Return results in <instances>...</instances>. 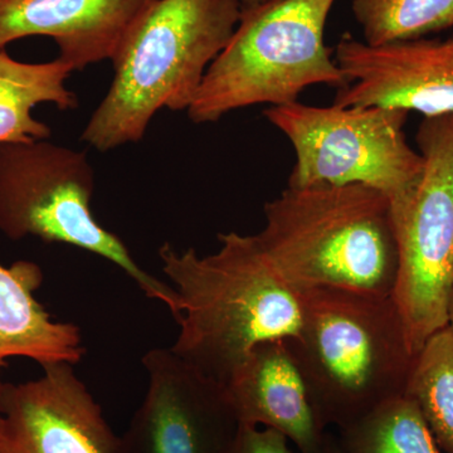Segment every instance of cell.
<instances>
[{
    "mask_svg": "<svg viewBox=\"0 0 453 453\" xmlns=\"http://www.w3.org/2000/svg\"><path fill=\"white\" fill-rule=\"evenodd\" d=\"M94 192V168L83 151L49 139L0 144V232L5 237H37L105 258L177 320V292L140 267L121 238L97 222Z\"/></svg>",
    "mask_w": 453,
    "mask_h": 453,
    "instance_id": "obj_6",
    "label": "cell"
},
{
    "mask_svg": "<svg viewBox=\"0 0 453 453\" xmlns=\"http://www.w3.org/2000/svg\"><path fill=\"white\" fill-rule=\"evenodd\" d=\"M425 160L412 189L392 204L398 270L392 300L413 356L449 326L453 280V112L425 118L417 133Z\"/></svg>",
    "mask_w": 453,
    "mask_h": 453,
    "instance_id": "obj_7",
    "label": "cell"
},
{
    "mask_svg": "<svg viewBox=\"0 0 453 453\" xmlns=\"http://www.w3.org/2000/svg\"><path fill=\"white\" fill-rule=\"evenodd\" d=\"M73 65L64 59L26 64L0 50V144L46 140L49 125L33 118L41 104H53L62 111L74 110L79 98L65 86Z\"/></svg>",
    "mask_w": 453,
    "mask_h": 453,
    "instance_id": "obj_15",
    "label": "cell"
},
{
    "mask_svg": "<svg viewBox=\"0 0 453 453\" xmlns=\"http://www.w3.org/2000/svg\"><path fill=\"white\" fill-rule=\"evenodd\" d=\"M407 111L388 107L271 106L265 118L291 142L296 163L288 187L363 184L395 203L407 195L425 160L408 144Z\"/></svg>",
    "mask_w": 453,
    "mask_h": 453,
    "instance_id": "obj_8",
    "label": "cell"
},
{
    "mask_svg": "<svg viewBox=\"0 0 453 453\" xmlns=\"http://www.w3.org/2000/svg\"><path fill=\"white\" fill-rule=\"evenodd\" d=\"M449 325L453 329V280H452V286H451V294H449Z\"/></svg>",
    "mask_w": 453,
    "mask_h": 453,
    "instance_id": "obj_21",
    "label": "cell"
},
{
    "mask_svg": "<svg viewBox=\"0 0 453 453\" xmlns=\"http://www.w3.org/2000/svg\"><path fill=\"white\" fill-rule=\"evenodd\" d=\"M262 2H265V0H240V3L242 4L243 8L253 7V5H257Z\"/></svg>",
    "mask_w": 453,
    "mask_h": 453,
    "instance_id": "obj_22",
    "label": "cell"
},
{
    "mask_svg": "<svg viewBox=\"0 0 453 453\" xmlns=\"http://www.w3.org/2000/svg\"><path fill=\"white\" fill-rule=\"evenodd\" d=\"M241 12L240 0H157L113 57L112 83L82 142L105 153L142 140L159 110L188 111Z\"/></svg>",
    "mask_w": 453,
    "mask_h": 453,
    "instance_id": "obj_3",
    "label": "cell"
},
{
    "mask_svg": "<svg viewBox=\"0 0 453 453\" xmlns=\"http://www.w3.org/2000/svg\"><path fill=\"white\" fill-rule=\"evenodd\" d=\"M226 453H295L290 441L275 429L240 425Z\"/></svg>",
    "mask_w": 453,
    "mask_h": 453,
    "instance_id": "obj_19",
    "label": "cell"
},
{
    "mask_svg": "<svg viewBox=\"0 0 453 453\" xmlns=\"http://www.w3.org/2000/svg\"><path fill=\"white\" fill-rule=\"evenodd\" d=\"M299 332L286 339L321 427L340 429L404 395L414 357L392 297L299 294Z\"/></svg>",
    "mask_w": 453,
    "mask_h": 453,
    "instance_id": "obj_4",
    "label": "cell"
},
{
    "mask_svg": "<svg viewBox=\"0 0 453 453\" xmlns=\"http://www.w3.org/2000/svg\"><path fill=\"white\" fill-rule=\"evenodd\" d=\"M404 395L421 411L434 440L453 453V329L434 334L414 357Z\"/></svg>",
    "mask_w": 453,
    "mask_h": 453,
    "instance_id": "obj_17",
    "label": "cell"
},
{
    "mask_svg": "<svg viewBox=\"0 0 453 453\" xmlns=\"http://www.w3.org/2000/svg\"><path fill=\"white\" fill-rule=\"evenodd\" d=\"M334 58L349 85L333 105L388 107L425 118L453 112V35L380 46L344 35Z\"/></svg>",
    "mask_w": 453,
    "mask_h": 453,
    "instance_id": "obj_11",
    "label": "cell"
},
{
    "mask_svg": "<svg viewBox=\"0 0 453 453\" xmlns=\"http://www.w3.org/2000/svg\"><path fill=\"white\" fill-rule=\"evenodd\" d=\"M157 0H0V50L31 35L53 38L73 71L112 61Z\"/></svg>",
    "mask_w": 453,
    "mask_h": 453,
    "instance_id": "obj_12",
    "label": "cell"
},
{
    "mask_svg": "<svg viewBox=\"0 0 453 453\" xmlns=\"http://www.w3.org/2000/svg\"><path fill=\"white\" fill-rule=\"evenodd\" d=\"M42 368L35 380H0V453H120V436L73 365Z\"/></svg>",
    "mask_w": 453,
    "mask_h": 453,
    "instance_id": "obj_10",
    "label": "cell"
},
{
    "mask_svg": "<svg viewBox=\"0 0 453 453\" xmlns=\"http://www.w3.org/2000/svg\"><path fill=\"white\" fill-rule=\"evenodd\" d=\"M312 453H349L344 447L342 446L339 440L334 438L332 434H325L323 442Z\"/></svg>",
    "mask_w": 453,
    "mask_h": 453,
    "instance_id": "obj_20",
    "label": "cell"
},
{
    "mask_svg": "<svg viewBox=\"0 0 453 453\" xmlns=\"http://www.w3.org/2000/svg\"><path fill=\"white\" fill-rule=\"evenodd\" d=\"M43 273L32 261L0 264V374L11 357H27L41 366L83 359L82 334L77 325L53 320L35 292Z\"/></svg>",
    "mask_w": 453,
    "mask_h": 453,
    "instance_id": "obj_14",
    "label": "cell"
},
{
    "mask_svg": "<svg viewBox=\"0 0 453 453\" xmlns=\"http://www.w3.org/2000/svg\"><path fill=\"white\" fill-rule=\"evenodd\" d=\"M351 12L371 46L418 40L453 27V0H353Z\"/></svg>",
    "mask_w": 453,
    "mask_h": 453,
    "instance_id": "obj_18",
    "label": "cell"
},
{
    "mask_svg": "<svg viewBox=\"0 0 453 453\" xmlns=\"http://www.w3.org/2000/svg\"><path fill=\"white\" fill-rule=\"evenodd\" d=\"M219 240V251L205 257L170 243L157 253L178 296L179 334L170 349L225 384L257 345L296 335L301 303L256 235L229 232Z\"/></svg>",
    "mask_w": 453,
    "mask_h": 453,
    "instance_id": "obj_1",
    "label": "cell"
},
{
    "mask_svg": "<svg viewBox=\"0 0 453 453\" xmlns=\"http://www.w3.org/2000/svg\"><path fill=\"white\" fill-rule=\"evenodd\" d=\"M339 441L349 453H445L407 395L389 399L340 429Z\"/></svg>",
    "mask_w": 453,
    "mask_h": 453,
    "instance_id": "obj_16",
    "label": "cell"
},
{
    "mask_svg": "<svg viewBox=\"0 0 453 453\" xmlns=\"http://www.w3.org/2000/svg\"><path fill=\"white\" fill-rule=\"evenodd\" d=\"M335 2L265 0L242 7L237 28L208 68L188 118L207 124L244 107L296 103L310 86L347 88L334 50L325 44Z\"/></svg>",
    "mask_w": 453,
    "mask_h": 453,
    "instance_id": "obj_5",
    "label": "cell"
},
{
    "mask_svg": "<svg viewBox=\"0 0 453 453\" xmlns=\"http://www.w3.org/2000/svg\"><path fill=\"white\" fill-rule=\"evenodd\" d=\"M223 386L240 425L275 429L299 453H312L323 442L326 429L286 340L257 345Z\"/></svg>",
    "mask_w": 453,
    "mask_h": 453,
    "instance_id": "obj_13",
    "label": "cell"
},
{
    "mask_svg": "<svg viewBox=\"0 0 453 453\" xmlns=\"http://www.w3.org/2000/svg\"><path fill=\"white\" fill-rule=\"evenodd\" d=\"M142 362L148 389L120 453H226L240 423L225 386L170 348L151 349Z\"/></svg>",
    "mask_w": 453,
    "mask_h": 453,
    "instance_id": "obj_9",
    "label": "cell"
},
{
    "mask_svg": "<svg viewBox=\"0 0 453 453\" xmlns=\"http://www.w3.org/2000/svg\"><path fill=\"white\" fill-rule=\"evenodd\" d=\"M264 213L256 237L296 294L329 288L392 296L398 249L384 193L363 184L288 187Z\"/></svg>",
    "mask_w": 453,
    "mask_h": 453,
    "instance_id": "obj_2",
    "label": "cell"
}]
</instances>
